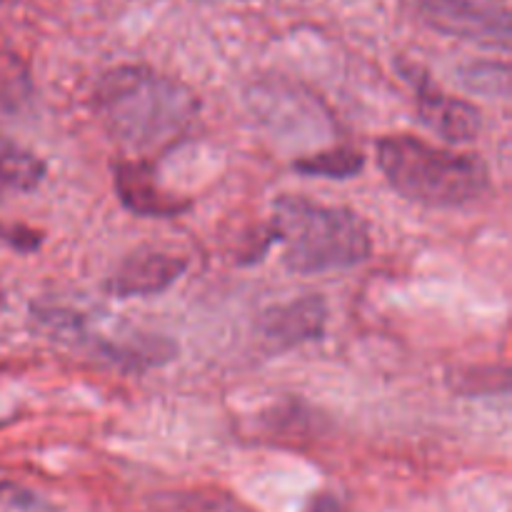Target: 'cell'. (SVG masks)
I'll return each instance as SVG.
<instances>
[{
	"label": "cell",
	"instance_id": "8fae6325",
	"mask_svg": "<svg viewBox=\"0 0 512 512\" xmlns=\"http://www.w3.org/2000/svg\"><path fill=\"white\" fill-rule=\"evenodd\" d=\"M460 80L468 90L480 95H505L510 93V73L505 63H473L463 68Z\"/></svg>",
	"mask_w": 512,
	"mask_h": 512
},
{
	"label": "cell",
	"instance_id": "6da1fadb",
	"mask_svg": "<svg viewBox=\"0 0 512 512\" xmlns=\"http://www.w3.org/2000/svg\"><path fill=\"white\" fill-rule=\"evenodd\" d=\"M93 110L110 138L148 150L188 133L200 103L180 80L145 65H120L98 80Z\"/></svg>",
	"mask_w": 512,
	"mask_h": 512
},
{
	"label": "cell",
	"instance_id": "2e32d148",
	"mask_svg": "<svg viewBox=\"0 0 512 512\" xmlns=\"http://www.w3.org/2000/svg\"><path fill=\"white\" fill-rule=\"evenodd\" d=\"M3 308H5V295L0 293V313H3Z\"/></svg>",
	"mask_w": 512,
	"mask_h": 512
},
{
	"label": "cell",
	"instance_id": "4fadbf2b",
	"mask_svg": "<svg viewBox=\"0 0 512 512\" xmlns=\"http://www.w3.org/2000/svg\"><path fill=\"white\" fill-rule=\"evenodd\" d=\"M160 512H250L235 500L218 495H173Z\"/></svg>",
	"mask_w": 512,
	"mask_h": 512
},
{
	"label": "cell",
	"instance_id": "30bf717a",
	"mask_svg": "<svg viewBox=\"0 0 512 512\" xmlns=\"http://www.w3.org/2000/svg\"><path fill=\"white\" fill-rule=\"evenodd\" d=\"M293 168L303 175H313V178L348 180L363 173L365 158L360 150L348 148V145H335V148L318 150V153L298 158Z\"/></svg>",
	"mask_w": 512,
	"mask_h": 512
},
{
	"label": "cell",
	"instance_id": "9a60e30c",
	"mask_svg": "<svg viewBox=\"0 0 512 512\" xmlns=\"http://www.w3.org/2000/svg\"><path fill=\"white\" fill-rule=\"evenodd\" d=\"M308 512H338V503L330 495H320V498L313 500Z\"/></svg>",
	"mask_w": 512,
	"mask_h": 512
},
{
	"label": "cell",
	"instance_id": "52a82bcc",
	"mask_svg": "<svg viewBox=\"0 0 512 512\" xmlns=\"http://www.w3.org/2000/svg\"><path fill=\"white\" fill-rule=\"evenodd\" d=\"M410 83L418 90L420 123L448 143H470L483 130V113L468 100L453 98L435 88L430 80L410 70Z\"/></svg>",
	"mask_w": 512,
	"mask_h": 512
},
{
	"label": "cell",
	"instance_id": "7c38bea8",
	"mask_svg": "<svg viewBox=\"0 0 512 512\" xmlns=\"http://www.w3.org/2000/svg\"><path fill=\"white\" fill-rule=\"evenodd\" d=\"M0 512H58L33 490L10 480H0Z\"/></svg>",
	"mask_w": 512,
	"mask_h": 512
},
{
	"label": "cell",
	"instance_id": "3957f363",
	"mask_svg": "<svg viewBox=\"0 0 512 512\" xmlns=\"http://www.w3.org/2000/svg\"><path fill=\"white\" fill-rule=\"evenodd\" d=\"M378 168L395 193L425 208H463L483 198L490 188L483 158L435 148L410 135L380 140Z\"/></svg>",
	"mask_w": 512,
	"mask_h": 512
},
{
	"label": "cell",
	"instance_id": "ba28073f",
	"mask_svg": "<svg viewBox=\"0 0 512 512\" xmlns=\"http://www.w3.org/2000/svg\"><path fill=\"white\" fill-rule=\"evenodd\" d=\"M115 193L120 203L135 215L143 218H175L190 208L188 198L168 193L160 185L158 173L145 160H123L115 163Z\"/></svg>",
	"mask_w": 512,
	"mask_h": 512
},
{
	"label": "cell",
	"instance_id": "8992f818",
	"mask_svg": "<svg viewBox=\"0 0 512 512\" xmlns=\"http://www.w3.org/2000/svg\"><path fill=\"white\" fill-rule=\"evenodd\" d=\"M328 325V303L320 295L273 305L258 320V335L273 353L320 340Z\"/></svg>",
	"mask_w": 512,
	"mask_h": 512
},
{
	"label": "cell",
	"instance_id": "5b68a950",
	"mask_svg": "<svg viewBox=\"0 0 512 512\" xmlns=\"http://www.w3.org/2000/svg\"><path fill=\"white\" fill-rule=\"evenodd\" d=\"M188 270V260L163 250H133L118 263L105 280V290L113 298H153L165 293Z\"/></svg>",
	"mask_w": 512,
	"mask_h": 512
},
{
	"label": "cell",
	"instance_id": "5bb4252c",
	"mask_svg": "<svg viewBox=\"0 0 512 512\" xmlns=\"http://www.w3.org/2000/svg\"><path fill=\"white\" fill-rule=\"evenodd\" d=\"M0 240L18 253H33L43 243V235L25 225H0Z\"/></svg>",
	"mask_w": 512,
	"mask_h": 512
},
{
	"label": "cell",
	"instance_id": "7a4b0ae2",
	"mask_svg": "<svg viewBox=\"0 0 512 512\" xmlns=\"http://www.w3.org/2000/svg\"><path fill=\"white\" fill-rule=\"evenodd\" d=\"M270 238L283 245L285 268L300 275L355 268L373 250L368 223L355 210L303 195L275 200Z\"/></svg>",
	"mask_w": 512,
	"mask_h": 512
},
{
	"label": "cell",
	"instance_id": "277c9868",
	"mask_svg": "<svg viewBox=\"0 0 512 512\" xmlns=\"http://www.w3.org/2000/svg\"><path fill=\"white\" fill-rule=\"evenodd\" d=\"M420 18L435 30L473 43L510 48V13L485 0H418Z\"/></svg>",
	"mask_w": 512,
	"mask_h": 512
},
{
	"label": "cell",
	"instance_id": "9c48e42d",
	"mask_svg": "<svg viewBox=\"0 0 512 512\" xmlns=\"http://www.w3.org/2000/svg\"><path fill=\"white\" fill-rule=\"evenodd\" d=\"M45 178V163L13 140L0 138V203L33 193Z\"/></svg>",
	"mask_w": 512,
	"mask_h": 512
}]
</instances>
